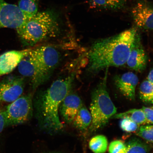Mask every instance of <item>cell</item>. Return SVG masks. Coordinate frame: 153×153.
Masks as SVG:
<instances>
[{
  "instance_id": "cell-15",
  "label": "cell",
  "mask_w": 153,
  "mask_h": 153,
  "mask_svg": "<svg viewBox=\"0 0 153 153\" xmlns=\"http://www.w3.org/2000/svg\"><path fill=\"white\" fill-rule=\"evenodd\" d=\"M91 122V112L85 105H82L72 122L74 127L80 131H85L90 126Z\"/></svg>"
},
{
  "instance_id": "cell-11",
  "label": "cell",
  "mask_w": 153,
  "mask_h": 153,
  "mask_svg": "<svg viewBox=\"0 0 153 153\" xmlns=\"http://www.w3.org/2000/svg\"><path fill=\"white\" fill-rule=\"evenodd\" d=\"M147 62V55L137 34L126 64L131 69L141 72L146 68Z\"/></svg>"
},
{
  "instance_id": "cell-26",
  "label": "cell",
  "mask_w": 153,
  "mask_h": 153,
  "mask_svg": "<svg viewBox=\"0 0 153 153\" xmlns=\"http://www.w3.org/2000/svg\"><path fill=\"white\" fill-rule=\"evenodd\" d=\"M142 109L144 113L148 123L153 124V108L143 107Z\"/></svg>"
},
{
  "instance_id": "cell-6",
  "label": "cell",
  "mask_w": 153,
  "mask_h": 153,
  "mask_svg": "<svg viewBox=\"0 0 153 153\" xmlns=\"http://www.w3.org/2000/svg\"><path fill=\"white\" fill-rule=\"evenodd\" d=\"M29 53L48 77L60 61V53L54 48L50 46L31 49Z\"/></svg>"
},
{
  "instance_id": "cell-9",
  "label": "cell",
  "mask_w": 153,
  "mask_h": 153,
  "mask_svg": "<svg viewBox=\"0 0 153 153\" xmlns=\"http://www.w3.org/2000/svg\"><path fill=\"white\" fill-rule=\"evenodd\" d=\"M29 52L19 63L18 70L23 76L30 78L32 88L34 89L43 84L48 77Z\"/></svg>"
},
{
  "instance_id": "cell-18",
  "label": "cell",
  "mask_w": 153,
  "mask_h": 153,
  "mask_svg": "<svg viewBox=\"0 0 153 153\" xmlns=\"http://www.w3.org/2000/svg\"><path fill=\"white\" fill-rule=\"evenodd\" d=\"M39 0H19L18 6L27 18L38 13Z\"/></svg>"
},
{
  "instance_id": "cell-4",
  "label": "cell",
  "mask_w": 153,
  "mask_h": 153,
  "mask_svg": "<svg viewBox=\"0 0 153 153\" xmlns=\"http://www.w3.org/2000/svg\"><path fill=\"white\" fill-rule=\"evenodd\" d=\"M106 71L102 81L92 93L90 107L92 122L89 127L91 132L104 127L117 112V108L107 91L108 68Z\"/></svg>"
},
{
  "instance_id": "cell-10",
  "label": "cell",
  "mask_w": 153,
  "mask_h": 153,
  "mask_svg": "<svg viewBox=\"0 0 153 153\" xmlns=\"http://www.w3.org/2000/svg\"><path fill=\"white\" fill-rule=\"evenodd\" d=\"M134 22L138 27L153 30V6L145 1H139L131 10Z\"/></svg>"
},
{
  "instance_id": "cell-3",
  "label": "cell",
  "mask_w": 153,
  "mask_h": 153,
  "mask_svg": "<svg viewBox=\"0 0 153 153\" xmlns=\"http://www.w3.org/2000/svg\"><path fill=\"white\" fill-rule=\"evenodd\" d=\"M59 28L57 14L48 10L27 18L24 24L16 30L24 45L33 46L56 37Z\"/></svg>"
},
{
  "instance_id": "cell-7",
  "label": "cell",
  "mask_w": 153,
  "mask_h": 153,
  "mask_svg": "<svg viewBox=\"0 0 153 153\" xmlns=\"http://www.w3.org/2000/svg\"><path fill=\"white\" fill-rule=\"evenodd\" d=\"M25 87L24 78L9 75L0 82V103L12 102L22 95Z\"/></svg>"
},
{
  "instance_id": "cell-2",
  "label": "cell",
  "mask_w": 153,
  "mask_h": 153,
  "mask_svg": "<svg viewBox=\"0 0 153 153\" xmlns=\"http://www.w3.org/2000/svg\"><path fill=\"white\" fill-rule=\"evenodd\" d=\"M74 77L75 75L72 74L65 78L56 80L44 92L37 102L40 124L48 132H57L64 127L59 119V108L71 91Z\"/></svg>"
},
{
  "instance_id": "cell-16",
  "label": "cell",
  "mask_w": 153,
  "mask_h": 153,
  "mask_svg": "<svg viewBox=\"0 0 153 153\" xmlns=\"http://www.w3.org/2000/svg\"><path fill=\"white\" fill-rule=\"evenodd\" d=\"M126 0H89L91 8L104 10H117L123 8Z\"/></svg>"
},
{
  "instance_id": "cell-21",
  "label": "cell",
  "mask_w": 153,
  "mask_h": 153,
  "mask_svg": "<svg viewBox=\"0 0 153 153\" xmlns=\"http://www.w3.org/2000/svg\"><path fill=\"white\" fill-rule=\"evenodd\" d=\"M140 97L146 104H153V85L148 80L143 81L139 89Z\"/></svg>"
},
{
  "instance_id": "cell-14",
  "label": "cell",
  "mask_w": 153,
  "mask_h": 153,
  "mask_svg": "<svg viewBox=\"0 0 153 153\" xmlns=\"http://www.w3.org/2000/svg\"><path fill=\"white\" fill-rule=\"evenodd\" d=\"M31 49L7 51L0 56V76L10 73L16 68Z\"/></svg>"
},
{
  "instance_id": "cell-12",
  "label": "cell",
  "mask_w": 153,
  "mask_h": 153,
  "mask_svg": "<svg viewBox=\"0 0 153 153\" xmlns=\"http://www.w3.org/2000/svg\"><path fill=\"white\" fill-rule=\"evenodd\" d=\"M139 79L132 72L126 73L115 77V85L120 92L130 100L135 99V89L138 83Z\"/></svg>"
},
{
  "instance_id": "cell-23",
  "label": "cell",
  "mask_w": 153,
  "mask_h": 153,
  "mask_svg": "<svg viewBox=\"0 0 153 153\" xmlns=\"http://www.w3.org/2000/svg\"><path fill=\"white\" fill-rule=\"evenodd\" d=\"M121 119L120 122V127L123 131L131 133L138 130L139 125L132 120L127 118H123Z\"/></svg>"
},
{
  "instance_id": "cell-20",
  "label": "cell",
  "mask_w": 153,
  "mask_h": 153,
  "mask_svg": "<svg viewBox=\"0 0 153 153\" xmlns=\"http://www.w3.org/2000/svg\"><path fill=\"white\" fill-rule=\"evenodd\" d=\"M126 153H149L150 148L146 143L136 138L130 139L126 143Z\"/></svg>"
},
{
  "instance_id": "cell-24",
  "label": "cell",
  "mask_w": 153,
  "mask_h": 153,
  "mask_svg": "<svg viewBox=\"0 0 153 153\" xmlns=\"http://www.w3.org/2000/svg\"><path fill=\"white\" fill-rule=\"evenodd\" d=\"M127 150L126 144L123 141L116 140L112 141L109 146V153H126Z\"/></svg>"
},
{
  "instance_id": "cell-29",
  "label": "cell",
  "mask_w": 153,
  "mask_h": 153,
  "mask_svg": "<svg viewBox=\"0 0 153 153\" xmlns=\"http://www.w3.org/2000/svg\"><path fill=\"white\" fill-rule=\"evenodd\" d=\"M152 108H153V106H152Z\"/></svg>"
},
{
  "instance_id": "cell-22",
  "label": "cell",
  "mask_w": 153,
  "mask_h": 153,
  "mask_svg": "<svg viewBox=\"0 0 153 153\" xmlns=\"http://www.w3.org/2000/svg\"><path fill=\"white\" fill-rule=\"evenodd\" d=\"M137 134L145 140L153 143V125L141 126L137 130Z\"/></svg>"
},
{
  "instance_id": "cell-8",
  "label": "cell",
  "mask_w": 153,
  "mask_h": 153,
  "mask_svg": "<svg viewBox=\"0 0 153 153\" xmlns=\"http://www.w3.org/2000/svg\"><path fill=\"white\" fill-rule=\"evenodd\" d=\"M26 19L18 6L0 0V28L16 30L24 24Z\"/></svg>"
},
{
  "instance_id": "cell-28",
  "label": "cell",
  "mask_w": 153,
  "mask_h": 153,
  "mask_svg": "<svg viewBox=\"0 0 153 153\" xmlns=\"http://www.w3.org/2000/svg\"><path fill=\"white\" fill-rule=\"evenodd\" d=\"M57 153V152H50V153Z\"/></svg>"
},
{
  "instance_id": "cell-27",
  "label": "cell",
  "mask_w": 153,
  "mask_h": 153,
  "mask_svg": "<svg viewBox=\"0 0 153 153\" xmlns=\"http://www.w3.org/2000/svg\"><path fill=\"white\" fill-rule=\"evenodd\" d=\"M147 79L153 85V68L149 72Z\"/></svg>"
},
{
  "instance_id": "cell-25",
  "label": "cell",
  "mask_w": 153,
  "mask_h": 153,
  "mask_svg": "<svg viewBox=\"0 0 153 153\" xmlns=\"http://www.w3.org/2000/svg\"><path fill=\"white\" fill-rule=\"evenodd\" d=\"M6 119L3 108H0V137L5 128L7 127Z\"/></svg>"
},
{
  "instance_id": "cell-19",
  "label": "cell",
  "mask_w": 153,
  "mask_h": 153,
  "mask_svg": "<svg viewBox=\"0 0 153 153\" xmlns=\"http://www.w3.org/2000/svg\"><path fill=\"white\" fill-rule=\"evenodd\" d=\"M89 146L94 153H105L108 149V139L104 135L95 136L90 141Z\"/></svg>"
},
{
  "instance_id": "cell-13",
  "label": "cell",
  "mask_w": 153,
  "mask_h": 153,
  "mask_svg": "<svg viewBox=\"0 0 153 153\" xmlns=\"http://www.w3.org/2000/svg\"><path fill=\"white\" fill-rule=\"evenodd\" d=\"M83 104L79 96L71 91L69 93L60 106L61 114L66 123H72Z\"/></svg>"
},
{
  "instance_id": "cell-1",
  "label": "cell",
  "mask_w": 153,
  "mask_h": 153,
  "mask_svg": "<svg viewBox=\"0 0 153 153\" xmlns=\"http://www.w3.org/2000/svg\"><path fill=\"white\" fill-rule=\"evenodd\" d=\"M137 34L135 28H131L95 41L88 53V71L96 73L110 67L126 64Z\"/></svg>"
},
{
  "instance_id": "cell-5",
  "label": "cell",
  "mask_w": 153,
  "mask_h": 153,
  "mask_svg": "<svg viewBox=\"0 0 153 153\" xmlns=\"http://www.w3.org/2000/svg\"><path fill=\"white\" fill-rule=\"evenodd\" d=\"M3 109L7 127L25 123L30 119L33 114L31 94L21 96Z\"/></svg>"
},
{
  "instance_id": "cell-17",
  "label": "cell",
  "mask_w": 153,
  "mask_h": 153,
  "mask_svg": "<svg viewBox=\"0 0 153 153\" xmlns=\"http://www.w3.org/2000/svg\"><path fill=\"white\" fill-rule=\"evenodd\" d=\"M123 118H128L139 126L148 124L142 109H133L122 113L115 114L111 118L117 119H122Z\"/></svg>"
}]
</instances>
